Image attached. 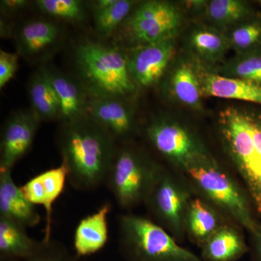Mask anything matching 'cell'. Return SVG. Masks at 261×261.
Returning <instances> with one entry per match:
<instances>
[{"instance_id": "obj_1", "label": "cell", "mask_w": 261, "mask_h": 261, "mask_svg": "<svg viewBox=\"0 0 261 261\" xmlns=\"http://www.w3.org/2000/svg\"><path fill=\"white\" fill-rule=\"evenodd\" d=\"M57 142L72 187L92 190L106 182L118 148L107 130L86 117L62 124Z\"/></svg>"}, {"instance_id": "obj_2", "label": "cell", "mask_w": 261, "mask_h": 261, "mask_svg": "<svg viewBox=\"0 0 261 261\" xmlns=\"http://www.w3.org/2000/svg\"><path fill=\"white\" fill-rule=\"evenodd\" d=\"M221 142L261 214V113L229 106L219 113Z\"/></svg>"}, {"instance_id": "obj_3", "label": "cell", "mask_w": 261, "mask_h": 261, "mask_svg": "<svg viewBox=\"0 0 261 261\" xmlns=\"http://www.w3.org/2000/svg\"><path fill=\"white\" fill-rule=\"evenodd\" d=\"M80 82L89 95L124 98L135 92L128 58L119 47L87 40L75 49Z\"/></svg>"}, {"instance_id": "obj_4", "label": "cell", "mask_w": 261, "mask_h": 261, "mask_svg": "<svg viewBox=\"0 0 261 261\" xmlns=\"http://www.w3.org/2000/svg\"><path fill=\"white\" fill-rule=\"evenodd\" d=\"M183 172L202 199L221 214L233 220L251 233L255 231L258 224L252 216L246 195L210 154L196 159Z\"/></svg>"}, {"instance_id": "obj_5", "label": "cell", "mask_w": 261, "mask_h": 261, "mask_svg": "<svg viewBox=\"0 0 261 261\" xmlns=\"http://www.w3.org/2000/svg\"><path fill=\"white\" fill-rule=\"evenodd\" d=\"M118 226L120 250L127 261H202L152 220L123 215Z\"/></svg>"}, {"instance_id": "obj_6", "label": "cell", "mask_w": 261, "mask_h": 261, "mask_svg": "<svg viewBox=\"0 0 261 261\" xmlns=\"http://www.w3.org/2000/svg\"><path fill=\"white\" fill-rule=\"evenodd\" d=\"M161 168L145 154L125 146L117 148L105 183L118 205L129 210L145 202Z\"/></svg>"}, {"instance_id": "obj_7", "label": "cell", "mask_w": 261, "mask_h": 261, "mask_svg": "<svg viewBox=\"0 0 261 261\" xmlns=\"http://www.w3.org/2000/svg\"><path fill=\"white\" fill-rule=\"evenodd\" d=\"M181 15L169 2L152 0L137 4L116 32L132 48L174 38Z\"/></svg>"}, {"instance_id": "obj_8", "label": "cell", "mask_w": 261, "mask_h": 261, "mask_svg": "<svg viewBox=\"0 0 261 261\" xmlns=\"http://www.w3.org/2000/svg\"><path fill=\"white\" fill-rule=\"evenodd\" d=\"M192 198L186 183L162 168L145 203L157 224L178 242L186 235L185 218Z\"/></svg>"}, {"instance_id": "obj_9", "label": "cell", "mask_w": 261, "mask_h": 261, "mask_svg": "<svg viewBox=\"0 0 261 261\" xmlns=\"http://www.w3.org/2000/svg\"><path fill=\"white\" fill-rule=\"evenodd\" d=\"M146 132L154 149L182 171L196 159L208 154L197 137L177 122L155 120Z\"/></svg>"}, {"instance_id": "obj_10", "label": "cell", "mask_w": 261, "mask_h": 261, "mask_svg": "<svg viewBox=\"0 0 261 261\" xmlns=\"http://www.w3.org/2000/svg\"><path fill=\"white\" fill-rule=\"evenodd\" d=\"M128 70L136 87L148 88L157 84L175 53L174 38L132 48Z\"/></svg>"}, {"instance_id": "obj_11", "label": "cell", "mask_w": 261, "mask_h": 261, "mask_svg": "<svg viewBox=\"0 0 261 261\" xmlns=\"http://www.w3.org/2000/svg\"><path fill=\"white\" fill-rule=\"evenodd\" d=\"M62 31L59 25L46 19L25 22L15 33L19 56L32 63L49 59L61 45Z\"/></svg>"}, {"instance_id": "obj_12", "label": "cell", "mask_w": 261, "mask_h": 261, "mask_svg": "<svg viewBox=\"0 0 261 261\" xmlns=\"http://www.w3.org/2000/svg\"><path fill=\"white\" fill-rule=\"evenodd\" d=\"M40 120L32 110L12 115L5 123L0 142V170H10L31 149Z\"/></svg>"}, {"instance_id": "obj_13", "label": "cell", "mask_w": 261, "mask_h": 261, "mask_svg": "<svg viewBox=\"0 0 261 261\" xmlns=\"http://www.w3.org/2000/svg\"><path fill=\"white\" fill-rule=\"evenodd\" d=\"M87 116L116 141L126 140L135 128L132 110L124 98L89 95Z\"/></svg>"}, {"instance_id": "obj_14", "label": "cell", "mask_w": 261, "mask_h": 261, "mask_svg": "<svg viewBox=\"0 0 261 261\" xmlns=\"http://www.w3.org/2000/svg\"><path fill=\"white\" fill-rule=\"evenodd\" d=\"M68 177V168L62 163L58 167L39 173L20 187L29 202L35 206L42 205L45 209L46 226L43 241L51 240L53 204L64 190Z\"/></svg>"}, {"instance_id": "obj_15", "label": "cell", "mask_w": 261, "mask_h": 261, "mask_svg": "<svg viewBox=\"0 0 261 261\" xmlns=\"http://www.w3.org/2000/svg\"><path fill=\"white\" fill-rule=\"evenodd\" d=\"M42 69L56 91L60 104L58 120L61 121L62 124L88 117L89 94L80 80H75L56 68L44 67Z\"/></svg>"}, {"instance_id": "obj_16", "label": "cell", "mask_w": 261, "mask_h": 261, "mask_svg": "<svg viewBox=\"0 0 261 261\" xmlns=\"http://www.w3.org/2000/svg\"><path fill=\"white\" fill-rule=\"evenodd\" d=\"M11 171L0 170V218L34 227L40 222V215L15 185Z\"/></svg>"}, {"instance_id": "obj_17", "label": "cell", "mask_w": 261, "mask_h": 261, "mask_svg": "<svg viewBox=\"0 0 261 261\" xmlns=\"http://www.w3.org/2000/svg\"><path fill=\"white\" fill-rule=\"evenodd\" d=\"M202 96L237 99L261 105V85L241 80L197 70Z\"/></svg>"}, {"instance_id": "obj_18", "label": "cell", "mask_w": 261, "mask_h": 261, "mask_svg": "<svg viewBox=\"0 0 261 261\" xmlns=\"http://www.w3.org/2000/svg\"><path fill=\"white\" fill-rule=\"evenodd\" d=\"M111 204H104L94 214L84 218L75 230L73 246L77 257L87 256L104 247L108 241V215Z\"/></svg>"}, {"instance_id": "obj_19", "label": "cell", "mask_w": 261, "mask_h": 261, "mask_svg": "<svg viewBox=\"0 0 261 261\" xmlns=\"http://www.w3.org/2000/svg\"><path fill=\"white\" fill-rule=\"evenodd\" d=\"M200 247L201 259L205 261H238L247 251L241 232L228 224L221 226Z\"/></svg>"}, {"instance_id": "obj_20", "label": "cell", "mask_w": 261, "mask_h": 261, "mask_svg": "<svg viewBox=\"0 0 261 261\" xmlns=\"http://www.w3.org/2000/svg\"><path fill=\"white\" fill-rule=\"evenodd\" d=\"M225 224L222 214L204 199L195 197L190 201L185 218V232L199 246Z\"/></svg>"}, {"instance_id": "obj_21", "label": "cell", "mask_w": 261, "mask_h": 261, "mask_svg": "<svg viewBox=\"0 0 261 261\" xmlns=\"http://www.w3.org/2000/svg\"><path fill=\"white\" fill-rule=\"evenodd\" d=\"M27 228L11 220L0 218V256L27 260L35 253L41 242L31 238Z\"/></svg>"}, {"instance_id": "obj_22", "label": "cell", "mask_w": 261, "mask_h": 261, "mask_svg": "<svg viewBox=\"0 0 261 261\" xmlns=\"http://www.w3.org/2000/svg\"><path fill=\"white\" fill-rule=\"evenodd\" d=\"M28 90L32 111L41 121L59 119V101L44 70L33 75Z\"/></svg>"}, {"instance_id": "obj_23", "label": "cell", "mask_w": 261, "mask_h": 261, "mask_svg": "<svg viewBox=\"0 0 261 261\" xmlns=\"http://www.w3.org/2000/svg\"><path fill=\"white\" fill-rule=\"evenodd\" d=\"M170 89L173 97L192 108L200 106L202 91L197 70L190 63H180L170 77Z\"/></svg>"}, {"instance_id": "obj_24", "label": "cell", "mask_w": 261, "mask_h": 261, "mask_svg": "<svg viewBox=\"0 0 261 261\" xmlns=\"http://www.w3.org/2000/svg\"><path fill=\"white\" fill-rule=\"evenodd\" d=\"M190 42L197 56L211 63L221 60L230 47L228 38L209 27L196 29L190 36Z\"/></svg>"}, {"instance_id": "obj_25", "label": "cell", "mask_w": 261, "mask_h": 261, "mask_svg": "<svg viewBox=\"0 0 261 261\" xmlns=\"http://www.w3.org/2000/svg\"><path fill=\"white\" fill-rule=\"evenodd\" d=\"M136 6L130 0H116L111 6L94 12V28L98 35L107 38L118 30Z\"/></svg>"}, {"instance_id": "obj_26", "label": "cell", "mask_w": 261, "mask_h": 261, "mask_svg": "<svg viewBox=\"0 0 261 261\" xmlns=\"http://www.w3.org/2000/svg\"><path fill=\"white\" fill-rule=\"evenodd\" d=\"M207 18L219 27L234 25L249 14L247 4L239 0H213L207 5Z\"/></svg>"}, {"instance_id": "obj_27", "label": "cell", "mask_w": 261, "mask_h": 261, "mask_svg": "<svg viewBox=\"0 0 261 261\" xmlns=\"http://www.w3.org/2000/svg\"><path fill=\"white\" fill-rule=\"evenodd\" d=\"M37 9L51 18L79 23L86 17L83 2L80 0H38Z\"/></svg>"}, {"instance_id": "obj_28", "label": "cell", "mask_w": 261, "mask_h": 261, "mask_svg": "<svg viewBox=\"0 0 261 261\" xmlns=\"http://www.w3.org/2000/svg\"><path fill=\"white\" fill-rule=\"evenodd\" d=\"M225 72L226 76L261 85V53H242L228 63Z\"/></svg>"}, {"instance_id": "obj_29", "label": "cell", "mask_w": 261, "mask_h": 261, "mask_svg": "<svg viewBox=\"0 0 261 261\" xmlns=\"http://www.w3.org/2000/svg\"><path fill=\"white\" fill-rule=\"evenodd\" d=\"M261 37V25L257 23L243 24L233 29L228 38L230 47L240 53H246Z\"/></svg>"}, {"instance_id": "obj_30", "label": "cell", "mask_w": 261, "mask_h": 261, "mask_svg": "<svg viewBox=\"0 0 261 261\" xmlns=\"http://www.w3.org/2000/svg\"><path fill=\"white\" fill-rule=\"evenodd\" d=\"M61 244L53 241H42L35 253L27 261H79Z\"/></svg>"}, {"instance_id": "obj_31", "label": "cell", "mask_w": 261, "mask_h": 261, "mask_svg": "<svg viewBox=\"0 0 261 261\" xmlns=\"http://www.w3.org/2000/svg\"><path fill=\"white\" fill-rule=\"evenodd\" d=\"M18 67V54L0 51V88L3 89L13 78Z\"/></svg>"}, {"instance_id": "obj_32", "label": "cell", "mask_w": 261, "mask_h": 261, "mask_svg": "<svg viewBox=\"0 0 261 261\" xmlns=\"http://www.w3.org/2000/svg\"><path fill=\"white\" fill-rule=\"evenodd\" d=\"M29 4L25 0H3L0 2V9L3 15H15L25 9Z\"/></svg>"}, {"instance_id": "obj_33", "label": "cell", "mask_w": 261, "mask_h": 261, "mask_svg": "<svg viewBox=\"0 0 261 261\" xmlns=\"http://www.w3.org/2000/svg\"><path fill=\"white\" fill-rule=\"evenodd\" d=\"M253 237L254 252L257 261H261V226L258 224L256 229L251 233Z\"/></svg>"}, {"instance_id": "obj_34", "label": "cell", "mask_w": 261, "mask_h": 261, "mask_svg": "<svg viewBox=\"0 0 261 261\" xmlns=\"http://www.w3.org/2000/svg\"><path fill=\"white\" fill-rule=\"evenodd\" d=\"M116 0H98L93 3L94 12L106 9L115 3Z\"/></svg>"}, {"instance_id": "obj_35", "label": "cell", "mask_w": 261, "mask_h": 261, "mask_svg": "<svg viewBox=\"0 0 261 261\" xmlns=\"http://www.w3.org/2000/svg\"><path fill=\"white\" fill-rule=\"evenodd\" d=\"M0 261H27V260L17 258V257L0 256Z\"/></svg>"}]
</instances>
